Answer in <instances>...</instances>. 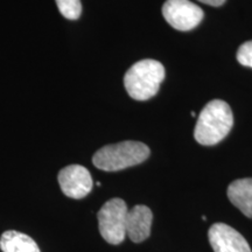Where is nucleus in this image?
<instances>
[{
	"label": "nucleus",
	"instance_id": "nucleus-12",
	"mask_svg": "<svg viewBox=\"0 0 252 252\" xmlns=\"http://www.w3.org/2000/svg\"><path fill=\"white\" fill-rule=\"evenodd\" d=\"M237 60L242 65L252 68V40L244 42L238 48Z\"/></svg>",
	"mask_w": 252,
	"mask_h": 252
},
{
	"label": "nucleus",
	"instance_id": "nucleus-3",
	"mask_svg": "<svg viewBox=\"0 0 252 252\" xmlns=\"http://www.w3.org/2000/svg\"><path fill=\"white\" fill-rule=\"evenodd\" d=\"M165 78V68L156 60H141L126 71L124 86L130 97L147 100L156 96Z\"/></svg>",
	"mask_w": 252,
	"mask_h": 252
},
{
	"label": "nucleus",
	"instance_id": "nucleus-1",
	"mask_svg": "<svg viewBox=\"0 0 252 252\" xmlns=\"http://www.w3.org/2000/svg\"><path fill=\"white\" fill-rule=\"evenodd\" d=\"M232 125L234 116L229 104L224 100L214 99L198 115L194 131L195 140L204 146H213L224 139Z\"/></svg>",
	"mask_w": 252,
	"mask_h": 252
},
{
	"label": "nucleus",
	"instance_id": "nucleus-4",
	"mask_svg": "<svg viewBox=\"0 0 252 252\" xmlns=\"http://www.w3.org/2000/svg\"><path fill=\"white\" fill-rule=\"evenodd\" d=\"M127 207L122 198L109 200L98 212V226L102 237L110 244L118 245L126 237Z\"/></svg>",
	"mask_w": 252,
	"mask_h": 252
},
{
	"label": "nucleus",
	"instance_id": "nucleus-11",
	"mask_svg": "<svg viewBox=\"0 0 252 252\" xmlns=\"http://www.w3.org/2000/svg\"><path fill=\"white\" fill-rule=\"evenodd\" d=\"M59 11L65 19L76 20L82 13L81 0H55Z\"/></svg>",
	"mask_w": 252,
	"mask_h": 252
},
{
	"label": "nucleus",
	"instance_id": "nucleus-5",
	"mask_svg": "<svg viewBox=\"0 0 252 252\" xmlns=\"http://www.w3.org/2000/svg\"><path fill=\"white\" fill-rule=\"evenodd\" d=\"M162 14L167 23L181 32L197 27L204 15L202 8L189 0H167L162 6Z\"/></svg>",
	"mask_w": 252,
	"mask_h": 252
},
{
	"label": "nucleus",
	"instance_id": "nucleus-9",
	"mask_svg": "<svg viewBox=\"0 0 252 252\" xmlns=\"http://www.w3.org/2000/svg\"><path fill=\"white\" fill-rule=\"evenodd\" d=\"M230 202L245 216L252 219V179H239L231 182L228 188Z\"/></svg>",
	"mask_w": 252,
	"mask_h": 252
},
{
	"label": "nucleus",
	"instance_id": "nucleus-2",
	"mask_svg": "<svg viewBox=\"0 0 252 252\" xmlns=\"http://www.w3.org/2000/svg\"><path fill=\"white\" fill-rule=\"evenodd\" d=\"M150 157L147 145L139 141H122L106 145L97 151L93 158L94 165L105 172H117L139 165Z\"/></svg>",
	"mask_w": 252,
	"mask_h": 252
},
{
	"label": "nucleus",
	"instance_id": "nucleus-7",
	"mask_svg": "<svg viewBox=\"0 0 252 252\" xmlns=\"http://www.w3.org/2000/svg\"><path fill=\"white\" fill-rule=\"evenodd\" d=\"M214 252H252L243 236L224 223H215L208 231Z\"/></svg>",
	"mask_w": 252,
	"mask_h": 252
},
{
	"label": "nucleus",
	"instance_id": "nucleus-10",
	"mask_svg": "<svg viewBox=\"0 0 252 252\" xmlns=\"http://www.w3.org/2000/svg\"><path fill=\"white\" fill-rule=\"evenodd\" d=\"M0 249L2 252H41L33 238L15 230H7L1 235Z\"/></svg>",
	"mask_w": 252,
	"mask_h": 252
},
{
	"label": "nucleus",
	"instance_id": "nucleus-8",
	"mask_svg": "<svg viewBox=\"0 0 252 252\" xmlns=\"http://www.w3.org/2000/svg\"><path fill=\"white\" fill-rule=\"evenodd\" d=\"M153 214L149 207L138 204L127 212L126 216V235L134 243H140L151 235Z\"/></svg>",
	"mask_w": 252,
	"mask_h": 252
},
{
	"label": "nucleus",
	"instance_id": "nucleus-6",
	"mask_svg": "<svg viewBox=\"0 0 252 252\" xmlns=\"http://www.w3.org/2000/svg\"><path fill=\"white\" fill-rule=\"evenodd\" d=\"M58 180L65 196L80 200L86 197L93 189V178L86 167L70 165L59 173Z\"/></svg>",
	"mask_w": 252,
	"mask_h": 252
},
{
	"label": "nucleus",
	"instance_id": "nucleus-13",
	"mask_svg": "<svg viewBox=\"0 0 252 252\" xmlns=\"http://www.w3.org/2000/svg\"><path fill=\"white\" fill-rule=\"evenodd\" d=\"M198 1L203 2V4L214 6V7H219V6H222L225 2V0H198Z\"/></svg>",
	"mask_w": 252,
	"mask_h": 252
}]
</instances>
